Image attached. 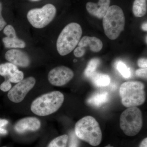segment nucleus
Wrapping results in <instances>:
<instances>
[{"label":"nucleus","mask_w":147,"mask_h":147,"mask_svg":"<svg viewBox=\"0 0 147 147\" xmlns=\"http://www.w3.org/2000/svg\"><path fill=\"white\" fill-rule=\"evenodd\" d=\"M110 3V0H99L97 3L89 2L87 3L86 8L91 15L101 19L106 14Z\"/></svg>","instance_id":"4468645a"},{"label":"nucleus","mask_w":147,"mask_h":147,"mask_svg":"<svg viewBox=\"0 0 147 147\" xmlns=\"http://www.w3.org/2000/svg\"></svg>","instance_id":"473e14b6"},{"label":"nucleus","mask_w":147,"mask_h":147,"mask_svg":"<svg viewBox=\"0 0 147 147\" xmlns=\"http://www.w3.org/2000/svg\"><path fill=\"white\" fill-rule=\"evenodd\" d=\"M78 146V140L75 137V134L73 133L71 134L70 137V143L69 147H77Z\"/></svg>","instance_id":"bb28decb"},{"label":"nucleus","mask_w":147,"mask_h":147,"mask_svg":"<svg viewBox=\"0 0 147 147\" xmlns=\"http://www.w3.org/2000/svg\"><path fill=\"white\" fill-rule=\"evenodd\" d=\"M8 123V121L4 119H0V134L5 135L7 134V131L3 128V127Z\"/></svg>","instance_id":"5701e85b"},{"label":"nucleus","mask_w":147,"mask_h":147,"mask_svg":"<svg viewBox=\"0 0 147 147\" xmlns=\"http://www.w3.org/2000/svg\"><path fill=\"white\" fill-rule=\"evenodd\" d=\"M147 68L139 69L135 71V74L137 76L146 79L147 78Z\"/></svg>","instance_id":"393cba45"},{"label":"nucleus","mask_w":147,"mask_h":147,"mask_svg":"<svg viewBox=\"0 0 147 147\" xmlns=\"http://www.w3.org/2000/svg\"><path fill=\"white\" fill-rule=\"evenodd\" d=\"M144 84L139 81H129L121 85L119 93L123 105L127 108L137 107L144 103Z\"/></svg>","instance_id":"39448f33"},{"label":"nucleus","mask_w":147,"mask_h":147,"mask_svg":"<svg viewBox=\"0 0 147 147\" xmlns=\"http://www.w3.org/2000/svg\"><path fill=\"white\" fill-rule=\"evenodd\" d=\"M100 64V60L98 58H93L89 62L84 71V75L87 78H90L95 72L98 67Z\"/></svg>","instance_id":"6ab92c4d"},{"label":"nucleus","mask_w":147,"mask_h":147,"mask_svg":"<svg viewBox=\"0 0 147 147\" xmlns=\"http://www.w3.org/2000/svg\"><path fill=\"white\" fill-rule=\"evenodd\" d=\"M68 140V135L64 134L53 139L47 147H66Z\"/></svg>","instance_id":"aec40b11"},{"label":"nucleus","mask_w":147,"mask_h":147,"mask_svg":"<svg viewBox=\"0 0 147 147\" xmlns=\"http://www.w3.org/2000/svg\"><path fill=\"white\" fill-rule=\"evenodd\" d=\"M78 45V47L81 48L89 47L90 50L94 53L100 52L103 46L102 41L99 38L87 36L83 37L80 40Z\"/></svg>","instance_id":"2eb2a0df"},{"label":"nucleus","mask_w":147,"mask_h":147,"mask_svg":"<svg viewBox=\"0 0 147 147\" xmlns=\"http://www.w3.org/2000/svg\"><path fill=\"white\" fill-rule=\"evenodd\" d=\"M57 9L51 4H47L40 8L30 9L27 13V18L33 27L41 29L50 24L55 18Z\"/></svg>","instance_id":"0eeeda50"},{"label":"nucleus","mask_w":147,"mask_h":147,"mask_svg":"<svg viewBox=\"0 0 147 147\" xmlns=\"http://www.w3.org/2000/svg\"><path fill=\"white\" fill-rule=\"evenodd\" d=\"M86 53V49L79 47H76L74 51V54L75 57H81L84 56Z\"/></svg>","instance_id":"b1692460"},{"label":"nucleus","mask_w":147,"mask_h":147,"mask_svg":"<svg viewBox=\"0 0 147 147\" xmlns=\"http://www.w3.org/2000/svg\"><path fill=\"white\" fill-rule=\"evenodd\" d=\"M5 58L9 63L21 67H28L30 64V59L28 54L18 49L9 50L5 53Z\"/></svg>","instance_id":"9b49d317"},{"label":"nucleus","mask_w":147,"mask_h":147,"mask_svg":"<svg viewBox=\"0 0 147 147\" xmlns=\"http://www.w3.org/2000/svg\"><path fill=\"white\" fill-rule=\"evenodd\" d=\"M143 123L142 111L137 107L127 108L121 114L120 126L127 136L133 137L138 134Z\"/></svg>","instance_id":"423d86ee"},{"label":"nucleus","mask_w":147,"mask_h":147,"mask_svg":"<svg viewBox=\"0 0 147 147\" xmlns=\"http://www.w3.org/2000/svg\"><path fill=\"white\" fill-rule=\"evenodd\" d=\"M137 64L139 67L142 68H147V60L146 58H141L138 60Z\"/></svg>","instance_id":"cd10ccee"},{"label":"nucleus","mask_w":147,"mask_h":147,"mask_svg":"<svg viewBox=\"0 0 147 147\" xmlns=\"http://www.w3.org/2000/svg\"><path fill=\"white\" fill-rule=\"evenodd\" d=\"M3 32L7 37L3 38V42L6 48H24L26 47V43L17 37L15 29L11 25L6 26L4 29Z\"/></svg>","instance_id":"f8f14e48"},{"label":"nucleus","mask_w":147,"mask_h":147,"mask_svg":"<svg viewBox=\"0 0 147 147\" xmlns=\"http://www.w3.org/2000/svg\"><path fill=\"white\" fill-rule=\"evenodd\" d=\"M104 147H114L113 146H111V145L109 144L108 145V146H105Z\"/></svg>","instance_id":"2f4dec72"},{"label":"nucleus","mask_w":147,"mask_h":147,"mask_svg":"<svg viewBox=\"0 0 147 147\" xmlns=\"http://www.w3.org/2000/svg\"><path fill=\"white\" fill-rule=\"evenodd\" d=\"M93 84L98 87H105L110 84L111 79L107 74L95 72L90 77Z\"/></svg>","instance_id":"f3484780"},{"label":"nucleus","mask_w":147,"mask_h":147,"mask_svg":"<svg viewBox=\"0 0 147 147\" xmlns=\"http://www.w3.org/2000/svg\"><path fill=\"white\" fill-rule=\"evenodd\" d=\"M11 88V84L8 80H5V81L0 85V89L3 92L9 91Z\"/></svg>","instance_id":"4be33fe9"},{"label":"nucleus","mask_w":147,"mask_h":147,"mask_svg":"<svg viewBox=\"0 0 147 147\" xmlns=\"http://www.w3.org/2000/svg\"><path fill=\"white\" fill-rule=\"evenodd\" d=\"M102 18L105 35L112 40L117 38L125 26V17L122 9L117 5L111 6Z\"/></svg>","instance_id":"20e7f679"},{"label":"nucleus","mask_w":147,"mask_h":147,"mask_svg":"<svg viewBox=\"0 0 147 147\" xmlns=\"http://www.w3.org/2000/svg\"><path fill=\"white\" fill-rule=\"evenodd\" d=\"M147 11V0H134L132 6V12L134 16L143 17L146 15Z\"/></svg>","instance_id":"a211bd4d"},{"label":"nucleus","mask_w":147,"mask_h":147,"mask_svg":"<svg viewBox=\"0 0 147 147\" xmlns=\"http://www.w3.org/2000/svg\"><path fill=\"white\" fill-rule=\"evenodd\" d=\"M75 133L79 139L93 146H98L102 141V133L100 125L92 116H86L77 122Z\"/></svg>","instance_id":"f257e3e1"},{"label":"nucleus","mask_w":147,"mask_h":147,"mask_svg":"<svg viewBox=\"0 0 147 147\" xmlns=\"http://www.w3.org/2000/svg\"><path fill=\"white\" fill-rule=\"evenodd\" d=\"M116 67L124 78H128L131 76L130 69L122 62L119 61L117 63Z\"/></svg>","instance_id":"412c9836"},{"label":"nucleus","mask_w":147,"mask_h":147,"mask_svg":"<svg viewBox=\"0 0 147 147\" xmlns=\"http://www.w3.org/2000/svg\"><path fill=\"white\" fill-rule=\"evenodd\" d=\"M29 1H31L35 2L38 1H40V0H29Z\"/></svg>","instance_id":"7c9ffc66"},{"label":"nucleus","mask_w":147,"mask_h":147,"mask_svg":"<svg viewBox=\"0 0 147 147\" xmlns=\"http://www.w3.org/2000/svg\"><path fill=\"white\" fill-rule=\"evenodd\" d=\"M139 147H147V138H145L140 143Z\"/></svg>","instance_id":"c85d7f7f"},{"label":"nucleus","mask_w":147,"mask_h":147,"mask_svg":"<svg viewBox=\"0 0 147 147\" xmlns=\"http://www.w3.org/2000/svg\"><path fill=\"white\" fill-rule=\"evenodd\" d=\"M0 75L12 83H18L24 78L23 71H20L17 66L11 63L0 64Z\"/></svg>","instance_id":"9d476101"},{"label":"nucleus","mask_w":147,"mask_h":147,"mask_svg":"<svg viewBox=\"0 0 147 147\" xmlns=\"http://www.w3.org/2000/svg\"><path fill=\"white\" fill-rule=\"evenodd\" d=\"M74 73L67 67L60 66L50 70L48 74L49 82L54 86H62L67 84L73 79Z\"/></svg>","instance_id":"1a4fd4ad"},{"label":"nucleus","mask_w":147,"mask_h":147,"mask_svg":"<svg viewBox=\"0 0 147 147\" xmlns=\"http://www.w3.org/2000/svg\"><path fill=\"white\" fill-rule=\"evenodd\" d=\"M41 123L34 117L24 118L18 121L14 125V129L18 133L22 134L28 131H35L40 127Z\"/></svg>","instance_id":"ddd939ff"},{"label":"nucleus","mask_w":147,"mask_h":147,"mask_svg":"<svg viewBox=\"0 0 147 147\" xmlns=\"http://www.w3.org/2000/svg\"><path fill=\"white\" fill-rule=\"evenodd\" d=\"M64 100V96L62 93L58 91L50 92L35 99L31 105V110L38 116L49 115L61 108Z\"/></svg>","instance_id":"f03ea898"},{"label":"nucleus","mask_w":147,"mask_h":147,"mask_svg":"<svg viewBox=\"0 0 147 147\" xmlns=\"http://www.w3.org/2000/svg\"><path fill=\"white\" fill-rule=\"evenodd\" d=\"M147 22H145L142 25V29L143 30L145 31H147Z\"/></svg>","instance_id":"c756f323"},{"label":"nucleus","mask_w":147,"mask_h":147,"mask_svg":"<svg viewBox=\"0 0 147 147\" xmlns=\"http://www.w3.org/2000/svg\"><path fill=\"white\" fill-rule=\"evenodd\" d=\"M109 95L108 92L101 91L93 94L87 99L88 104L96 107H100L106 103L109 99Z\"/></svg>","instance_id":"dca6fc26"},{"label":"nucleus","mask_w":147,"mask_h":147,"mask_svg":"<svg viewBox=\"0 0 147 147\" xmlns=\"http://www.w3.org/2000/svg\"><path fill=\"white\" fill-rule=\"evenodd\" d=\"M83 31L81 26L76 23L68 24L63 29L58 37L57 48L61 56L71 53L81 40Z\"/></svg>","instance_id":"7ed1b4c3"},{"label":"nucleus","mask_w":147,"mask_h":147,"mask_svg":"<svg viewBox=\"0 0 147 147\" xmlns=\"http://www.w3.org/2000/svg\"><path fill=\"white\" fill-rule=\"evenodd\" d=\"M35 84L34 77L31 76L23 79L9 91L7 94L9 99L15 103L21 102Z\"/></svg>","instance_id":"6e6552de"},{"label":"nucleus","mask_w":147,"mask_h":147,"mask_svg":"<svg viewBox=\"0 0 147 147\" xmlns=\"http://www.w3.org/2000/svg\"><path fill=\"white\" fill-rule=\"evenodd\" d=\"M2 5L1 3L0 2V31L4 28L7 24L6 22L5 21L2 15Z\"/></svg>","instance_id":"a878e982"}]
</instances>
